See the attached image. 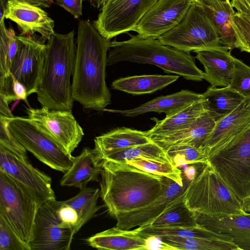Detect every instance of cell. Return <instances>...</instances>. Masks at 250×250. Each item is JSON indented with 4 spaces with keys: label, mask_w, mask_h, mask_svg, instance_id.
Here are the masks:
<instances>
[{
    "label": "cell",
    "mask_w": 250,
    "mask_h": 250,
    "mask_svg": "<svg viewBox=\"0 0 250 250\" xmlns=\"http://www.w3.org/2000/svg\"><path fill=\"white\" fill-rule=\"evenodd\" d=\"M76 42L72 98L85 109L103 111L111 102L105 82L107 52L111 41L100 34L93 23L81 20Z\"/></svg>",
    "instance_id": "1"
},
{
    "label": "cell",
    "mask_w": 250,
    "mask_h": 250,
    "mask_svg": "<svg viewBox=\"0 0 250 250\" xmlns=\"http://www.w3.org/2000/svg\"><path fill=\"white\" fill-rule=\"evenodd\" d=\"M100 197L108 214L121 213L146 206L164 191L166 177L154 175L126 163L101 161Z\"/></svg>",
    "instance_id": "2"
},
{
    "label": "cell",
    "mask_w": 250,
    "mask_h": 250,
    "mask_svg": "<svg viewBox=\"0 0 250 250\" xmlns=\"http://www.w3.org/2000/svg\"><path fill=\"white\" fill-rule=\"evenodd\" d=\"M75 32L54 33L47 40L43 72L37 99L50 109L71 111L74 100L70 78L72 76L77 46Z\"/></svg>",
    "instance_id": "3"
},
{
    "label": "cell",
    "mask_w": 250,
    "mask_h": 250,
    "mask_svg": "<svg viewBox=\"0 0 250 250\" xmlns=\"http://www.w3.org/2000/svg\"><path fill=\"white\" fill-rule=\"evenodd\" d=\"M123 41L111 42L107 65L121 62L157 66L167 73H173L188 80L201 81L204 72L198 68L190 53L161 44L157 39L129 35Z\"/></svg>",
    "instance_id": "4"
},
{
    "label": "cell",
    "mask_w": 250,
    "mask_h": 250,
    "mask_svg": "<svg viewBox=\"0 0 250 250\" xmlns=\"http://www.w3.org/2000/svg\"><path fill=\"white\" fill-rule=\"evenodd\" d=\"M184 201L196 213L208 216L240 214L246 212L231 189L208 163L190 181Z\"/></svg>",
    "instance_id": "5"
},
{
    "label": "cell",
    "mask_w": 250,
    "mask_h": 250,
    "mask_svg": "<svg viewBox=\"0 0 250 250\" xmlns=\"http://www.w3.org/2000/svg\"><path fill=\"white\" fill-rule=\"evenodd\" d=\"M208 163L242 204L250 210V125L219 150L208 155Z\"/></svg>",
    "instance_id": "6"
},
{
    "label": "cell",
    "mask_w": 250,
    "mask_h": 250,
    "mask_svg": "<svg viewBox=\"0 0 250 250\" xmlns=\"http://www.w3.org/2000/svg\"><path fill=\"white\" fill-rule=\"evenodd\" d=\"M42 202L23 185L0 171V215L28 244L32 239L36 213Z\"/></svg>",
    "instance_id": "7"
},
{
    "label": "cell",
    "mask_w": 250,
    "mask_h": 250,
    "mask_svg": "<svg viewBox=\"0 0 250 250\" xmlns=\"http://www.w3.org/2000/svg\"><path fill=\"white\" fill-rule=\"evenodd\" d=\"M157 40L162 44L188 53L222 45L219 36L202 6L194 1L181 21Z\"/></svg>",
    "instance_id": "8"
},
{
    "label": "cell",
    "mask_w": 250,
    "mask_h": 250,
    "mask_svg": "<svg viewBox=\"0 0 250 250\" xmlns=\"http://www.w3.org/2000/svg\"><path fill=\"white\" fill-rule=\"evenodd\" d=\"M8 128L26 151L44 164L63 173L72 167L73 156L32 120L20 117L9 118Z\"/></svg>",
    "instance_id": "9"
},
{
    "label": "cell",
    "mask_w": 250,
    "mask_h": 250,
    "mask_svg": "<svg viewBox=\"0 0 250 250\" xmlns=\"http://www.w3.org/2000/svg\"><path fill=\"white\" fill-rule=\"evenodd\" d=\"M18 50L9 75L0 77V87L13 80L21 83L28 96L37 93L41 82L46 53V45L31 36H17Z\"/></svg>",
    "instance_id": "10"
},
{
    "label": "cell",
    "mask_w": 250,
    "mask_h": 250,
    "mask_svg": "<svg viewBox=\"0 0 250 250\" xmlns=\"http://www.w3.org/2000/svg\"><path fill=\"white\" fill-rule=\"evenodd\" d=\"M158 0H105L93 24L100 34L110 40L134 29Z\"/></svg>",
    "instance_id": "11"
},
{
    "label": "cell",
    "mask_w": 250,
    "mask_h": 250,
    "mask_svg": "<svg viewBox=\"0 0 250 250\" xmlns=\"http://www.w3.org/2000/svg\"><path fill=\"white\" fill-rule=\"evenodd\" d=\"M59 201H45L40 206L36 213L32 240L28 243L30 250H69L73 231L61 226L57 210Z\"/></svg>",
    "instance_id": "12"
},
{
    "label": "cell",
    "mask_w": 250,
    "mask_h": 250,
    "mask_svg": "<svg viewBox=\"0 0 250 250\" xmlns=\"http://www.w3.org/2000/svg\"><path fill=\"white\" fill-rule=\"evenodd\" d=\"M28 118L36 123L68 154L81 142L84 132L71 111L26 108ZM72 155V154H71Z\"/></svg>",
    "instance_id": "13"
},
{
    "label": "cell",
    "mask_w": 250,
    "mask_h": 250,
    "mask_svg": "<svg viewBox=\"0 0 250 250\" xmlns=\"http://www.w3.org/2000/svg\"><path fill=\"white\" fill-rule=\"evenodd\" d=\"M0 171L20 183L42 202L55 199L51 178L35 167L28 157L0 146Z\"/></svg>",
    "instance_id": "14"
},
{
    "label": "cell",
    "mask_w": 250,
    "mask_h": 250,
    "mask_svg": "<svg viewBox=\"0 0 250 250\" xmlns=\"http://www.w3.org/2000/svg\"><path fill=\"white\" fill-rule=\"evenodd\" d=\"M193 2V0H158L133 31L143 38L157 39L181 21Z\"/></svg>",
    "instance_id": "15"
},
{
    "label": "cell",
    "mask_w": 250,
    "mask_h": 250,
    "mask_svg": "<svg viewBox=\"0 0 250 250\" xmlns=\"http://www.w3.org/2000/svg\"><path fill=\"white\" fill-rule=\"evenodd\" d=\"M185 179L184 185L181 186L166 177L165 190L156 200L144 207L119 214L115 218L117 220L116 226L129 230L148 225L184 193L190 181L185 176Z\"/></svg>",
    "instance_id": "16"
},
{
    "label": "cell",
    "mask_w": 250,
    "mask_h": 250,
    "mask_svg": "<svg viewBox=\"0 0 250 250\" xmlns=\"http://www.w3.org/2000/svg\"><path fill=\"white\" fill-rule=\"evenodd\" d=\"M198 224L234 244L250 250V213L221 216L196 213Z\"/></svg>",
    "instance_id": "17"
},
{
    "label": "cell",
    "mask_w": 250,
    "mask_h": 250,
    "mask_svg": "<svg viewBox=\"0 0 250 250\" xmlns=\"http://www.w3.org/2000/svg\"><path fill=\"white\" fill-rule=\"evenodd\" d=\"M4 18L15 22L21 31L20 35L40 34L49 40L55 33V22L41 7L19 0H7Z\"/></svg>",
    "instance_id": "18"
},
{
    "label": "cell",
    "mask_w": 250,
    "mask_h": 250,
    "mask_svg": "<svg viewBox=\"0 0 250 250\" xmlns=\"http://www.w3.org/2000/svg\"><path fill=\"white\" fill-rule=\"evenodd\" d=\"M250 125V98H245L234 110L217 121L204 145L208 156L230 142Z\"/></svg>",
    "instance_id": "19"
},
{
    "label": "cell",
    "mask_w": 250,
    "mask_h": 250,
    "mask_svg": "<svg viewBox=\"0 0 250 250\" xmlns=\"http://www.w3.org/2000/svg\"><path fill=\"white\" fill-rule=\"evenodd\" d=\"M229 48L221 45L196 52L195 58L205 69L204 79L213 87L229 85L232 77L235 58Z\"/></svg>",
    "instance_id": "20"
},
{
    "label": "cell",
    "mask_w": 250,
    "mask_h": 250,
    "mask_svg": "<svg viewBox=\"0 0 250 250\" xmlns=\"http://www.w3.org/2000/svg\"><path fill=\"white\" fill-rule=\"evenodd\" d=\"M217 121L208 109L187 128L167 135L149 137L165 151L172 146L180 145H190L204 148L205 143Z\"/></svg>",
    "instance_id": "21"
},
{
    "label": "cell",
    "mask_w": 250,
    "mask_h": 250,
    "mask_svg": "<svg viewBox=\"0 0 250 250\" xmlns=\"http://www.w3.org/2000/svg\"><path fill=\"white\" fill-rule=\"evenodd\" d=\"M204 98L203 94L184 89L170 95L156 97L133 109L118 110L104 108L103 111L132 117L150 112L164 113L166 116H168L184 106Z\"/></svg>",
    "instance_id": "22"
},
{
    "label": "cell",
    "mask_w": 250,
    "mask_h": 250,
    "mask_svg": "<svg viewBox=\"0 0 250 250\" xmlns=\"http://www.w3.org/2000/svg\"><path fill=\"white\" fill-rule=\"evenodd\" d=\"M146 237L138 228L124 229L116 226L87 238V244L102 250H146Z\"/></svg>",
    "instance_id": "23"
},
{
    "label": "cell",
    "mask_w": 250,
    "mask_h": 250,
    "mask_svg": "<svg viewBox=\"0 0 250 250\" xmlns=\"http://www.w3.org/2000/svg\"><path fill=\"white\" fill-rule=\"evenodd\" d=\"M102 169V162L95 149L84 147L79 155L73 157V165L64 173L60 185L81 189L89 182L99 181Z\"/></svg>",
    "instance_id": "24"
},
{
    "label": "cell",
    "mask_w": 250,
    "mask_h": 250,
    "mask_svg": "<svg viewBox=\"0 0 250 250\" xmlns=\"http://www.w3.org/2000/svg\"><path fill=\"white\" fill-rule=\"evenodd\" d=\"M152 142L147 131L122 127L95 137L94 149L101 160L103 157L113 151Z\"/></svg>",
    "instance_id": "25"
},
{
    "label": "cell",
    "mask_w": 250,
    "mask_h": 250,
    "mask_svg": "<svg viewBox=\"0 0 250 250\" xmlns=\"http://www.w3.org/2000/svg\"><path fill=\"white\" fill-rule=\"evenodd\" d=\"M208 109V102L204 98L184 106L162 120L153 118L156 124L147 130L148 136L167 135L187 128Z\"/></svg>",
    "instance_id": "26"
},
{
    "label": "cell",
    "mask_w": 250,
    "mask_h": 250,
    "mask_svg": "<svg viewBox=\"0 0 250 250\" xmlns=\"http://www.w3.org/2000/svg\"><path fill=\"white\" fill-rule=\"evenodd\" d=\"M178 75H143L121 78L114 81L111 87L132 95L155 92L176 81Z\"/></svg>",
    "instance_id": "27"
},
{
    "label": "cell",
    "mask_w": 250,
    "mask_h": 250,
    "mask_svg": "<svg viewBox=\"0 0 250 250\" xmlns=\"http://www.w3.org/2000/svg\"><path fill=\"white\" fill-rule=\"evenodd\" d=\"M202 6L216 30L221 44L227 46L230 50L235 48L236 37L231 24V17L236 12L230 3L220 2Z\"/></svg>",
    "instance_id": "28"
},
{
    "label": "cell",
    "mask_w": 250,
    "mask_h": 250,
    "mask_svg": "<svg viewBox=\"0 0 250 250\" xmlns=\"http://www.w3.org/2000/svg\"><path fill=\"white\" fill-rule=\"evenodd\" d=\"M203 95L208 102V110L218 120L234 110L245 98L229 86H210Z\"/></svg>",
    "instance_id": "29"
},
{
    "label": "cell",
    "mask_w": 250,
    "mask_h": 250,
    "mask_svg": "<svg viewBox=\"0 0 250 250\" xmlns=\"http://www.w3.org/2000/svg\"><path fill=\"white\" fill-rule=\"evenodd\" d=\"M147 226L192 227L198 224L196 213L188 207L184 201V193Z\"/></svg>",
    "instance_id": "30"
},
{
    "label": "cell",
    "mask_w": 250,
    "mask_h": 250,
    "mask_svg": "<svg viewBox=\"0 0 250 250\" xmlns=\"http://www.w3.org/2000/svg\"><path fill=\"white\" fill-rule=\"evenodd\" d=\"M139 158L173 164L166 152L153 142L113 151L103 157L101 161L124 163Z\"/></svg>",
    "instance_id": "31"
},
{
    "label": "cell",
    "mask_w": 250,
    "mask_h": 250,
    "mask_svg": "<svg viewBox=\"0 0 250 250\" xmlns=\"http://www.w3.org/2000/svg\"><path fill=\"white\" fill-rule=\"evenodd\" d=\"M100 196L98 188L85 187L74 197L64 201L63 203L73 208L79 216L77 232L90 219L94 217L96 212L102 208L97 205Z\"/></svg>",
    "instance_id": "32"
},
{
    "label": "cell",
    "mask_w": 250,
    "mask_h": 250,
    "mask_svg": "<svg viewBox=\"0 0 250 250\" xmlns=\"http://www.w3.org/2000/svg\"><path fill=\"white\" fill-rule=\"evenodd\" d=\"M159 237L177 250H238L232 243L220 237H182L173 235Z\"/></svg>",
    "instance_id": "33"
},
{
    "label": "cell",
    "mask_w": 250,
    "mask_h": 250,
    "mask_svg": "<svg viewBox=\"0 0 250 250\" xmlns=\"http://www.w3.org/2000/svg\"><path fill=\"white\" fill-rule=\"evenodd\" d=\"M0 77L9 75L18 50L17 36L12 27L7 28L4 19L0 21Z\"/></svg>",
    "instance_id": "34"
},
{
    "label": "cell",
    "mask_w": 250,
    "mask_h": 250,
    "mask_svg": "<svg viewBox=\"0 0 250 250\" xmlns=\"http://www.w3.org/2000/svg\"><path fill=\"white\" fill-rule=\"evenodd\" d=\"M124 163L149 173L167 177L181 186L184 185V175L181 170L173 164L144 158L136 159Z\"/></svg>",
    "instance_id": "35"
},
{
    "label": "cell",
    "mask_w": 250,
    "mask_h": 250,
    "mask_svg": "<svg viewBox=\"0 0 250 250\" xmlns=\"http://www.w3.org/2000/svg\"><path fill=\"white\" fill-rule=\"evenodd\" d=\"M137 228L140 232L145 236H155L160 237L173 235L182 237L222 238L199 225L196 227H156L146 226L138 227Z\"/></svg>",
    "instance_id": "36"
},
{
    "label": "cell",
    "mask_w": 250,
    "mask_h": 250,
    "mask_svg": "<svg viewBox=\"0 0 250 250\" xmlns=\"http://www.w3.org/2000/svg\"><path fill=\"white\" fill-rule=\"evenodd\" d=\"M173 164L178 167L184 165L206 164L208 163L206 150L190 145L172 146L165 150Z\"/></svg>",
    "instance_id": "37"
},
{
    "label": "cell",
    "mask_w": 250,
    "mask_h": 250,
    "mask_svg": "<svg viewBox=\"0 0 250 250\" xmlns=\"http://www.w3.org/2000/svg\"><path fill=\"white\" fill-rule=\"evenodd\" d=\"M231 24L235 34V47L250 53V19L235 12L231 17Z\"/></svg>",
    "instance_id": "38"
},
{
    "label": "cell",
    "mask_w": 250,
    "mask_h": 250,
    "mask_svg": "<svg viewBox=\"0 0 250 250\" xmlns=\"http://www.w3.org/2000/svg\"><path fill=\"white\" fill-rule=\"evenodd\" d=\"M0 250H30L4 218L0 215Z\"/></svg>",
    "instance_id": "39"
},
{
    "label": "cell",
    "mask_w": 250,
    "mask_h": 250,
    "mask_svg": "<svg viewBox=\"0 0 250 250\" xmlns=\"http://www.w3.org/2000/svg\"><path fill=\"white\" fill-rule=\"evenodd\" d=\"M229 86L245 98H250V66L236 58Z\"/></svg>",
    "instance_id": "40"
},
{
    "label": "cell",
    "mask_w": 250,
    "mask_h": 250,
    "mask_svg": "<svg viewBox=\"0 0 250 250\" xmlns=\"http://www.w3.org/2000/svg\"><path fill=\"white\" fill-rule=\"evenodd\" d=\"M8 118L0 115V146L16 154L28 157L26 150L10 132L8 128Z\"/></svg>",
    "instance_id": "41"
},
{
    "label": "cell",
    "mask_w": 250,
    "mask_h": 250,
    "mask_svg": "<svg viewBox=\"0 0 250 250\" xmlns=\"http://www.w3.org/2000/svg\"><path fill=\"white\" fill-rule=\"evenodd\" d=\"M57 213L60 220L61 227L70 229L75 234L77 233V228L79 224V216L77 211L62 201H59Z\"/></svg>",
    "instance_id": "42"
},
{
    "label": "cell",
    "mask_w": 250,
    "mask_h": 250,
    "mask_svg": "<svg viewBox=\"0 0 250 250\" xmlns=\"http://www.w3.org/2000/svg\"><path fill=\"white\" fill-rule=\"evenodd\" d=\"M83 0H53L71 14L75 19H78L82 15Z\"/></svg>",
    "instance_id": "43"
},
{
    "label": "cell",
    "mask_w": 250,
    "mask_h": 250,
    "mask_svg": "<svg viewBox=\"0 0 250 250\" xmlns=\"http://www.w3.org/2000/svg\"><path fill=\"white\" fill-rule=\"evenodd\" d=\"M146 237L147 238V250H177L175 248L164 242L159 237L155 236Z\"/></svg>",
    "instance_id": "44"
},
{
    "label": "cell",
    "mask_w": 250,
    "mask_h": 250,
    "mask_svg": "<svg viewBox=\"0 0 250 250\" xmlns=\"http://www.w3.org/2000/svg\"><path fill=\"white\" fill-rule=\"evenodd\" d=\"M230 3L239 14L247 15L250 13V0H231Z\"/></svg>",
    "instance_id": "45"
},
{
    "label": "cell",
    "mask_w": 250,
    "mask_h": 250,
    "mask_svg": "<svg viewBox=\"0 0 250 250\" xmlns=\"http://www.w3.org/2000/svg\"><path fill=\"white\" fill-rule=\"evenodd\" d=\"M204 164H196L189 166L184 170L185 176L189 181L193 180Z\"/></svg>",
    "instance_id": "46"
},
{
    "label": "cell",
    "mask_w": 250,
    "mask_h": 250,
    "mask_svg": "<svg viewBox=\"0 0 250 250\" xmlns=\"http://www.w3.org/2000/svg\"><path fill=\"white\" fill-rule=\"evenodd\" d=\"M8 104V103L0 96V115L8 118H13L14 116L11 113Z\"/></svg>",
    "instance_id": "47"
},
{
    "label": "cell",
    "mask_w": 250,
    "mask_h": 250,
    "mask_svg": "<svg viewBox=\"0 0 250 250\" xmlns=\"http://www.w3.org/2000/svg\"><path fill=\"white\" fill-rule=\"evenodd\" d=\"M27 3L39 6L41 7L47 8L50 7L53 2V0H19Z\"/></svg>",
    "instance_id": "48"
},
{
    "label": "cell",
    "mask_w": 250,
    "mask_h": 250,
    "mask_svg": "<svg viewBox=\"0 0 250 250\" xmlns=\"http://www.w3.org/2000/svg\"><path fill=\"white\" fill-rule=\"evenodd\" d=\"M203 6H209L220 2H230L229 0H193Z\"/></svg>",
    "instance_id": "49"
},
{
    "label": "cell",
    "mask_w": 250,
    "mask_h": 250,
    "mask_svg": "<svg viewBox=\"0 0 250 250\" xmlns=\"http://www.w3.org/2000/svg\"><path fill=\"white\" fill-rule=\"evenodd\" d=\"M6 4L7 1L5 0H0V21H1L5 19L4 18V14L6 9Z\"/></svg>",
    "instance_id": "50"
},
{
    "label": "cell",
    "mask_w": 250,
    "mask_h": 250,
    "mask_svg": "<svg viewBox=\"0 0 250 250\" xmlns=\"http://www.w3.org/2000/svg\"><path fill=\"white\" fill-rule=\"evenodd\" d=\"M90 5L94 7L99 9L101 7L105 0H87Z\"/></svg>",
    "instance_id": "51"
},
{
    "label": "cell",
    "mask_w": 250,
    "mask_h": 250,
    "mask_svg": "<svg viewBox=\"0 0 250 250\" xmlns=\"http://www.w3.org/2000/svg\"><path fill=\"white\" fill-rule=\"evenodd\" d=\"M246 16H247L249 19H250V13L248 15H246Z\"/></svg>",
    "instance_id": "52"
},
{
    "label": "cell",
    "mask_w": 250,
    "mask_h": 250,
    "mask_svg": "<svg viewBox=\"0 0 250 250\" xmlns=\"http://www.w3.org/2000/svg\"><path fill=\"white\" fill-rule=\"evenodd\" d=\"M249 212L250 213V212Z\"/></svg>",
    "instance_id": "53"
}]
</instances>
